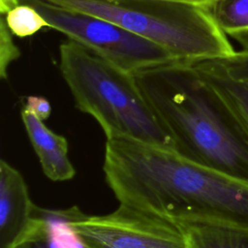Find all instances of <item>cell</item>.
Wrapping results in <instances>:
<instances>
[{"label":"cell","instance_id":"cell-12","mask_svg":"<svg viewBox=\"0 0 248 248\" xmlns=\"http://www.w3.org/2000/svg\"><path fill=\"white\" fill-rule=\"evenodd\" d=\"M204 8L227 37L248 50V0H214Z\"/></svg>","mask_w":248,"mask_h":248},{"label":"cell","instance_id":"cell-15","mask_svg":"<svg viewBox=\"0 0 248 248\" xmlns=\"http://www.w3.org/2000/svg\"><path fill=\"white\" fill-rule=\"evenodd\" d=\"M23 108L33 112L43 121L46 120L51 113L49 102L41 96H28Z\"/></svg>","mask_w":248,"mask_h":248},{"label":"cell","instance_id":"cell-1","mask_svg":"<svg viewBox=\"0 0 248 248\" xmlns=\"http://www.w3.org/2000/svg\"><path fill=\"white\" fill-rule=\"evenodd\" d=\"M106 181L119 203L175 223L248 232V180L192 162L173 149L107 140Z\"/></svg>","mask_w":248,"mask_h":248},{"label":"cell","instance_id":"cell-3","mask_svg":"<svg viewBox=\"0 0 248 248\" xmlns=\"http://www.w3.org/2000/svg\"><path fill=\"white\" fill-rule=\"evenodd\" d=\"M60 71L82 112L95 118L107 139H129L173 149L135 76L69 40L59 46Z\"/></svg>","mask_w":248,"mask_h":248},{"label":"cell","instance_id":"cell-6","mask_svg":"<svg viewBox=\"0 0 248 248\" xmlns=\"http://www.w3.org/2000/svg\"><path fill=\"white\" fill-rule=\"evenodd\" d=\"M72 226L87 248H188L179 224L119 204L106 215H86Z\"/></svg>","mask_w":248,"mask_h":248},{"label":"cell","instance_id":"cell-8","mask_svg":"<svg viewBox=\"0 0 248 248\" xmlns=\"http://www.w3.org/2000/svg\"><path fill=\"white\" fill-rule=\"evenodd\" d=\"M35 205L20 172L0 161V248H15L28 232Z\"/></svg>","mask_w":248,"mask_h":248},{"label":"cell","instance_id":"cell-14","mask_svg":"<svg viewBox=\"0 0 248 248\" xmlns=\"http://www.w3.org/2000/svg\"><path fill=\"white\" fill-rule=\"evenodd\" d=\"M12 32L10 31L5 16L1 15L0 17V77L6 78L8 76V68L16 60L20 51L16 46Z\"/></svg>","mask_w":248,"mask_h":248},{"label":"cell","instance_id":"cell-9","mask_svg":"<svg viewBox=\"0 0 248 248\" xmlns=\"http://www.w3.org/2000/svg\"><path fill=\"white\" fill-rule=\"evenodd\" d=\"M84 214L77 205L65 209L35 205L31 226L15 248H87L72 226Z\"/></svg>","mask_w":248,"mask_h":248},{"label":"cell","instance_id":"cell-10","mask_svg":"<svg viewBox=\"0 0 248 248\" xmlns=\"http://www.w3.org/2000/svg\"><path fill=\"white\" fill-rule=\"evenodd\" d=\"M20 114L29 140L46 177L53 181L72 179L76 170L68 156L67 140L49 130L44 121L30 110L23 108Z\"/></svg>","mask_w":248,"mask_h":248},{"label":"cell","instance_id":"cell-11","mask_svg":"<svg viewBox=\"0 0 248 248\" xmlns=\"http://www.w3.org/2000/svg\"><path fill=\"white\" fill-rule=\"evenodd\" d=\"M188 248H248V232L207 223H177Z\"/></svg>","mask_w":248,"mask_h":248},{"label":"cell","instance_id":"cell-4","mask_svg":"<svg viewBox=\"0 0 248 248\" xmlns=\"http://www.w3.org/2000/svg\"><path fill=\"white\" fill-rule=\"evenodd\" d=\"M110 20L167 49L178 61L223 57L235 50L204 7L173 0H46Z\"/></svg>","mask_w":248,"mask_h":248},{"label":"cell","instance_id":"cell-5","mask_svg":"<svg viewBox=\"0 0 248 248\" xmlns=\"http://www.w3.org/2000/svg\"><path fill=\"white\" fill-rule=\"evenodd\" d=\"M19 1L38 10L49 28L129 73L178 61L161 46L110 20L65 9L46 0Z\"/></svg>","mask_w":248,"mask_h":248},{"label":"cell","instance_id":"cell-7","mask_svg":"<svg viewBox=\"0 0 248 248\" xmlns=\"http://www.w3.org/2000/svg\"><path fill=\"white\" fill-rule=\"evenodd\" d=\"M193 66L248 141V50L197 61Z\"/></svg>","mask_w":248,"mask_h":248},{"label":"cell","instance_id":"cell-17","mask_svg":"<svg viewBox=\"0 0 248 248\" xmlns=\"http://www.w3.org/2000/svg\"><path fill=\"white\" fill-rule=\"evenodd\" d=\"M173 1L185 2V3H190V4L202 6V7H206V6H208L211 2H213L214 0H173Z\"/></svg>","mask_w":248,"mask_h":248},{"label":"cell","instance_id":"cell-13","mask_svg":"<svg viewBox=\"0 0 248 248\" xmlns=\"http://www.w3.org/2000/svg\"><path fill=\"white\" fill-rule=\"evenodd\" d=\"M4 16L10 31L18 38L32 36L42 28L48 27L46 19L38 10L25 3H19Z\"/></svg>","mask_w":248,"mask_h":248},{"label":"cell","instance_id":"cell-16","mask_svg":"<svg viewBox=\"0 0 248 248\" xmlns=\"http://www.w3.org/2000/svg\"><path fill=\"white\" fill-rule=\"evenodd\" d=\"M20 3L19 0H0L1 15H6L10 10L15 8Z\"/></svg>","mask_w":248,"mask_h":248},{"label":"cell","instance_id":"cell-2","mask_svg":"<svg viewBox=\"0 0 248 248\" xmlns=\"http://www.w3.org/2000/svg\"><path fill=\"white\" fill-rule=\"evenodd\" d=\"M133 75L176 153L248 180V141L193 63L173 61Z\"/></svg>","mask_w":248,"mask_h":248}]
</instances>
